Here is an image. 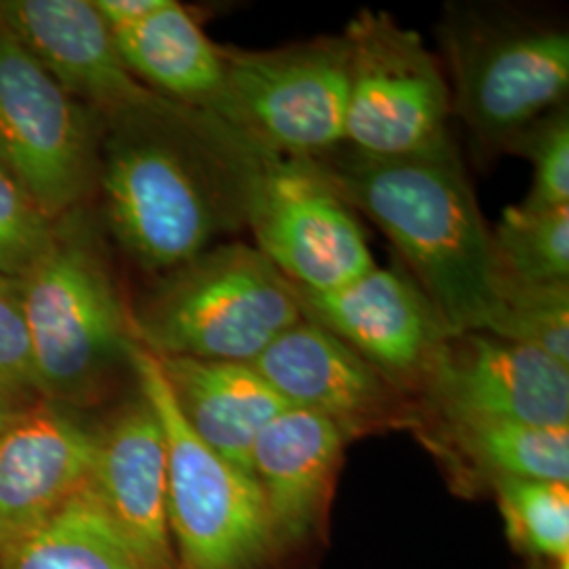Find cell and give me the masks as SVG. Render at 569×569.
<instances>
[{"label":"cell","instance_id":"obj_28","mask_svg":"<svg viewBox=\"0 0 569 569\" xmlns=\"http://www.w3.org/2000/svg\"><path fill=\"white\" fill-rule=\"evenodd\" d=\"M110 32H121L154 16L167 0H91Z\"/></svg>","mask_w":569,"mask_h":569},{"label":"cell","instance_id":"obj_2","mask_svg":"<svg viewBox=\"0 0 569 569\" xmlns=\"http://www.w3.org/2000/svg\"><path fill=\"white\" fill-rule=\"evenodd\" d=\"M308 161L387 234L451 333L491 329L498 315L491 228L453 142L403 157L342 143Z\"/></svg>","mask_w":569,"mask_h":569},{"label":"cell","instance_id":"obj_5","mask_svg":"<svg viewBox=\"0 0 569 569\" xmlns=\"http://www.w3.org/2000/svg\"><path fill=\"white\" fill-rule=\"evenodd\" d=\"M439 32L451 112L489 152H510L529 127L566 106L569 34L563 26L458 4L446 11Z\"/></svg>","mask_w":569,"mask_h":569},{"label":"cell","instance_id":"obj_22","mask_svg":"<svg viewBox=\"0 0 569 569\" xmlns=\"http://www.w3.org/2000/svg\"><path fill=\"white\" fill-rule=\"evenodd\" d=\"M500 284L569 283V204L509 207L491 230Z\"/></svg>","mask_w":569,"mask_h":569},{"label":"cell","instance_id":"obj_13","mask_svg":"<svg viewBox=\"0 0 569 569\" xmlns=\"http://www.w3.org/2000/svg\"><path fill=\"white\" fill-rule=\"evenodd\" d=\"M289 407L326 416L355 439L422 425L418 401L326 327L302 319L251 363Z\"/></svg>","mask_w":569,"mask_h":569},{"label":"cell","instance_id":"obj_15","mask_svg":"<svg viewBox=\"0 0 569 569\" xmlns=\"http://www.w3.org/2000/svg\"><path fill=\"white\" fill-rule=\"evenodd\" d=\"M87 486L142 569H178L169 528L163 427L138 385L98 428Z\"/></svg>","mask_w":569,"mask_h":569},{"label":"cell","instance_id":"obj_6","mask_svg":"<svg viewBox=\"0 0 569 569\" xmlns=\"http://www.w3.org/2000/svg\"><path fill=\"white\" fill-rule=\"evenodd\" d=\"M133 378L163 427L169 528L178 569L262 568L277 540L253 477L192 432L159 359L140 345L133 350Z\"/></svg>","mask_w":569,"mask_h":569},{"label":"cell","instance_id":"obj_3","mask_svg":"<svg viewBox=\"0 0 569 569\" xmlns=\"http://www.w3.org/2000/svg\"><path fill=\"white\" fill-rule=\"evenodd\" d=\"M18 283L42 401L96 406L133 378V317L81 207L56 220L47 251Z\"/></svg>","mask_w":569,"mask_h":569},{"label":"cell","instance_id":"obj_26","mask_svg":"<svg viewBox=\"0 0 569 569\" xmlns=\"http://www.w3.org/2000/svg\"><path fill=\"white\" fill-rule=\"evenodd\" d=\"M512 154L533 163V183L526 209H555L569 204V110L568 103L552 110L510 148Z\"/></svg>","mask_w":569,"mask_h":569},{"label":"cell","instance_id":"obj_10","mask_svg":"<svg viewBox=\"0 0 569 569\" xmlns=\"http://www.w3.org/2000/svg\"><path fill=\"white\" fill-rule=\"evenodd\" d=\"M100 127L0 20V169L53 220L98 180Z\"/></svg>","mask_w":569,"mask_h":569},{"label":"cell","instance_id":"obj_16","mask_svg":"<svg viewBox=\"0 0 569 569\" xmlns=\"http://www.w3.org/2000/svg\"><path fill=\"white\" fill-rule=\"evenodd\" d=\"M98 430L77 409L37 401L0 428V549L87 486Z\"/></svg>","mask_w":569,"mask_h":569},{"label":"cell","instance_id":"obj_18","mask_svg":"<svg viewBox=\"0 0 569 569\" xmlns=\"http://www.w3.org/2000/svg\"><path fill=\"white\" fill-rule=\"evenodd\" d=\"M186 425L207 448L251 475L260 430L287 403L251 363L157 357Z\"/></svg>","mask_w":569,"mask_h":569},{"label":"cell","instance_id":"obj_7","mask_svg":"<svg viewBox=\"0 0 569 569\" xmlns=\"http://www.w3.org/2000/svg\"><path fill=\"white\" fill-rule=\"evenodd\" d=\"M222 51L224 91L209 114L284 157L312 159L345 143L350 72L345 34Z\"/></svg>","mask_w":569,"mask_h":569},{"label":"cell","instance_id":"obj_21","mask_svg":"<svg viewBox=\"0 0 569 569\" xmlns=\"http://www.w3.org/2000/svg\"><path fill=\"white\" fill-rule=\"evenodd\" d=\"M0 569H142L89 486L0 549Z\"/></svg>","mask_w":569,"mask_h":569},{"label":"cell","instance_id":"obj_29","mask_svg":"<svg viewBox=\"0 0 569 569\" xmlns=\"http://www.w3.org/2000/svg\"><path fill=\"white\" fill-rule=\"evenodd\" d=\"M37 403V401H34ZM32 406L28 401H23L20 397H16L11 390H7L4 387H0V428L4 425H9L21 409Z\"/></svg>","mask_w":569,"mask_h":569},{"label":"cell","instance_id":"obj_8","mask_svg":"<svg viewBox=\"0 0 569 569\" xmlns=\"http://www.w3.org/2000/svg\"><path fill=\"white\" fill-rule=\"evenodd\" d=\"M244 228L266 260L306 291H333L376 266L355 209L319 169L249 138Z\"/></svg>","mask_w":569,"mask_h":569},{"label":"cell","instance_id":"obj_4","mask_svg":"<svg viewBox=\"0 0 569 569\" xmlns=\"http://www.w3.org/2000/svg\"><path fill=\"white\" fill-rule=\"evenodd\" d=\"M131 317L136 342L154 357L253 363L305 312L253 244L224 243L164 274Z\"/></svg>","mask_w":569,"mask_h":569},{"label":"cell","instance_id":"obj_30","mask_svg":"<svg viewBox=\"0 0 569 569\" xmlns=\"http://www.w3.org/2000/svg\"><path fill=\"white\" fill-rule=\"evenodd\" d=\"M555 569H569V561H561V563H557V568Z\"/></svg>","mask_w":569,"mask_h":569},{"label":"cell","instance_id":"obj_14","mask_svg":"<svg viewBox=\"0 0 569 569\" xmlns=\"http://www.w3.org/2000/svg\"><path fill=\"white\" fill-rule=\"evenodd\" d=\"M0 20L102 124L138 117L163 100L124 66L91 0H0Z\"/></svg>","mask_w":569,"mask_h":569},{"label":"cell","instance_id":"obj_19","mask_svg":"<svg viewBox=\"0 0 569 569\" xmlns=\"http://www.w3.org/2000/svg\"><path fill=\"white\" fill-rule=\"evenodd\" d=\"M131 74L148 89L194 110L213 112L224 91V51L176 0L148 20L112 32Z\"/></svg>","mask_w":569,"mask_h":569},{"label":"cell","instance_id":"obj_27","mask_svg":"<svg viewBox=\"0 0 569 569\" xmlns=\"http://www.w3.org/2000/svg\"><path fill=\"white\" fill-rule=\"evenodd\" d=\"M0 387L28 403L42 401L20 283L9 277H0Z\"/></svg>","mask_w":569,"mask_h":569},{"label":"cell","instance_id":"obj_1","mask_svg":"<svg viewBox=\"0 0 569 569\" xmlns=\"http://www.w3.org/2000/svg\"><path fill=\"white\" fill-rule=\"evenodd\" d=\"M103 207L112 234L148 272L169 274L244 226L247 138L218 117L163 98L103 124Z\"/></svg>","mask_w":569,"mask_h":569},{"label":"cell","instance_id":"obj_12","mask_svg":"<svg viewBox=\"0 0 569 569\" xmlns=\"http://www.w3.org/2000/svg\"><path fill=\"white\" fill-rule=\"evenodd\" d=\"M293 291L306 319L326 327L418 401L451 331L409 274L373 266L333 291L296 284Z\"/></svg>","mask_w":569,"mask_h":569},{"label":"cell","instance_id":"obj_17","mask_svg":"<svg viewBox=\"0 0 569 569\" xmlns=\"http://www.w3.org/2000/svg\"><path fill=\"white\" fill-rule=\"evenodd\" d=\"M346 443L331 420L300 407H284L260 430L249 468L277 545L302 542L319 526Z\"/></svg>","mask_w":569,"mask_h":569},{"label":"cell","instance_id":"obj_24","mask_svg":"<svg viewBox=\"0 0 569 569\" xmlns=\"http://www.w3.org/2000/svg\"><path fill=\"white\" fill-rule=\"evenodd\" d=\"M488 333L531 346L569 367V283L500 284Z\"/></svg>","mask_w":569,"mask_h":569},{"label":"cell","instance_id":"obj_23","mask_svg":"<svg viewBox=\"0 0 569 569\" xmlns=\"http://www.w3.org/2000/svg\"><path fill=\"white\" fill-rule=\"evenodd\" d=\"M509 536L531 555L569 561V486L533 479H493Z\"/></svg>","mask_w":569,"mask_h":569},{"label":"cell","instance_id":"obj_11","mask_svg":"<svg viewBox=\"0 0 569 569\" xmlns=\"http://www.w3.org/2000/svg\"><path fill=\"white\" fill-rule=\"evenodd\" d=\"M418 406L422 420L569 427V367L488 331L451 333Z\"/></svg>","mask_w":569,"mask_h":569},{"label":"cell","instance_id":"obj_9","mask_svg":"<svg viewBox=\"0 0 569 569\" xmlns=\"http://www.w3.org/2000/svg\"><path fill=\"white\" fill-rule=\"evenodd\" d=\"M350 47L345 143L373 157H403L451 142V93L443 66L416 30L385 11H359Z\"/></svg>","mask_w":569,"mask_h":569},{"label":"cell","instance_id":"obj_25","mask_svg":"<svg viewBox=\"0 0 569 569\" xmlns=\"http://www.w3.org/2000/svg\"><path fill=\"white\" fill-rule=\"evenodd\" d=\"M53 232L56 220L0 169V277L21 279L47 251Z\"/></svg>","mask_w":569,"mask_h":569},{"label":"cell","instance_id":"obj_20","mask_svg":"<svg viewBox=\"0 0 569 569\" xmlns=\"http://www.w3.org/2000/svg\"><path fill=\"white\" fill-rule=\"evenodd\" d=\"M435 430L432 446L462 458L493 479L569 483V427H533L510 420H456Z\"/></svg>","mask_w":569,"mask_h":569}]
</instances>
